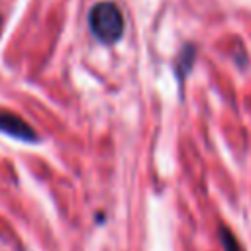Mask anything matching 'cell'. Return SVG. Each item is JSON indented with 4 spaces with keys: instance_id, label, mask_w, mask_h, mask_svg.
Wrapping results in <instances>:
<instances>
[{
    "instance_id": "cell-1",
    "label": "cell",
    "mask_w": 251,
    "mask_h": 251,
    "mask_svg": "<svg viewBox=\"0 0 251 251\" xmlns=\"http://www.w3.org/2000/svg\"><path fill=\"white\" fill-rule=\"evenodd\" d=\"M88 25L100 43H114L124 33V18L114 2H98L88 12Z\"/></svg>"
},
{
    "instance_id": "cell-2",
    "label": "cell",
    "mask_w": 251,
    "mask_h": 251,
    "mask_svg": "<svg viewBox=\"0 0 251 251\" xmlns=\"http://www.w3.org/2000/svg\"><path fill=\"white\" fill-rule=\"evenodd\" d=\"M0 133H6L8 137H14L18 141H25V143H37L39 135L35 133V129L22 120L20 116H16L14 112L8 110H0Z\"/></svg>"
},
{
    "instance_id": "cell-3",
    "label": "cell",
    "mask_w": 251,
    "mask_h": 251,
    "mask_svg": "<svg viewBox=\"0 0 251 251\" xmlns=\"http://www.w3.org/2000/svg\"><path fill=\"white\" fill-rule=\"evenodd\" d=\"M194 57H196V49H194V45H184V49L180 51V55L176 57V63H175V69H176L178 78H182V75H186V73L190 71Z\"/></svg>"
},
{
    "instance_id": "cell-4",
    "label": "cell",
    "mask_w": 251,
    "mask_h": 251,
    "mask_svg": "<svg viewBox=\"0 0 251 251\" xmlns=\"http://www.w3.org/2000/svg\"><path fill=\"white\" fill-rule=\"evenodd\" d=\"M220 241H222V247H224V251H245L243 247H241V243H239V239L224 226V227H220Z\"/></svg>"
},
{
    "instance_id": "cell-5",
    "label": "cell",
    "mask_w": 251,
    "mask_h": 251,
    "mask_svg": "<svg viewBox=\"0 0 251 251\" xmlns=\"http://www.w3.org/2000/svg\"><path fill=\"white\" fill-rule=\"evenodd\" d=\"M2 27H4V18L0 16V33H2Z\"/></svg>"
}]
</instances>
